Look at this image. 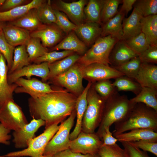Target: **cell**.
<instances>
[{"label":"cell","mask_w":157,"mask_h":157,"mask_svg":"<svg viewBox=\"0 0 157 157\" xmlns=\"http://www.w3.org/2000/svg\"><path fill=\"white\" fill-rule=\"evenodd\" d=\"M77 97L64 90L45 94L28 99L31 117L40 119L45 122V129L62 122L75 109Z\"/></svg>","instance_id":"1"},{"label":"cell","mask_w":157,"mask_h":157,"mask_svg":"<svg viewBox=\"0 0 157 157\" xmlns=\"http://www.w3.org/2000/svg\"><path fill=\"white\" fill-rule=\"evenodd\" d=\"M114 124V137L137 129H149L157 132V111L144 104L137 103L124 118Z\"/></svg>","instance_id":"2"},{"label":"cell","mask_w":157,"mask_h":157,"mask_svg":"<svg viewBox=\"0 0 157 157\" xmlns=\"http://www.w3.org/2000/svg\"><path fill=\"white\" fill-rule=\"evenodd\" d=\"M118 92L116 89L105 100L101 120L96 132L99 137L105 128L124 118L136 104Z\"/></svg>","instance_id":"3"},{"label":"cell","mask_w":157,"mask_h":157,"mask_svg":"<svg viewBox=\"0 0 157 157\" xmlns=\"http://www.w3.org/2000/svg\"><path fill=\"white\" fill-rule=\"evenodd\" d=\"M118 41L110 35L100 37L91 47L80 57L77 62L82 67L94 63L110 65V54Z\"/></svg>","instance_id":"4"},{"label":"cell","mask_w":157,"mask_h":157,"mask_svg":"<svg viewBox=\"0 0 157 157\" xmlns=\"http://www.w3.org/2000/svg\"><path fill=\"white\" fill-rule=\"evenodd\" d=\"M88 105L82 120L81 131L91 133L95 132L101 120L105 100L91 86L87 95Z\"/></svg>","instance_id":"5"},{"label":"cell","mask_w":157,"mask_h":157,"mask_svg":"<svg viewBox=\"0 0 157 157\" xmlns=\"http://www.w3.org/2000/svg\"><path fill=\"white\" fill-rule=\"evenodd\" d=\"M60 126V125L57 124L49 126L45 129L42 134L32 139L26 148L0 156V157H39L43 155L47 144L58 130Z\"/></svg>","instance_id":"6"},{"label":"cell","mask_w":157,"mask_h":157,"mask_svg":"<svg viewBox=\"0 0 157 157\" xmlns=\"http://www.w3.org/2000/svg\"><path fill=\"white\" fill-rule=\"evenodd\" d=\"M76 116L75 109L67 119L61 122L58 130L47 144L44 155L53 156L69 149L70 131Z\"/></svg>","instance_id":"7"},{"label":"cell","mask_w":157,"mask_h":157,"mask_svg":"<svg viewBox=\"0 0 157 157\" xmlns=\"http://www.w3.org/2000/svg\"><path fill=\"white\" fill-rule=\"evenodd\" d=\"M0 122L6 129L14 131L20 130L28 123L22 108L13 99L7 100L0 107Z\"/></svg>","instance_id":"8"},{"label":"cell","mask_w":157,"mask_h":157,"mask_svg":"<svg viewBox=\"0 0 157 157\" xmlns=\"http://www.w3.org/2000/svg\"><path fill=\"white\" fill-rule=\"evenodd\" d=\"M83 78L81 66L76 63L64 72L51 79L54 83L65 88L76 96L80 94L84 89Z\"/></svg>","instance_id":"9"},{"label":"cell","mask_w":157,"mask_h":157,"mask_svg":"<svg viewBox=\"0 0 157 157\" xmlns=\"http://www.w3.org/2000/svg\"><path fill=\"white\" fill-rule=\"evenodd\" d=\"M103 142L96 133H88L81 131L77 137L70 141L69 149L83 154H97Z\"/></svg>","instance_id":"10"},{"label":"cell","mask_w":157,"mask_h":157,"mask_svg":"<svg viewBox=\"0 0 157 157\" xmlns=\"http://www.w3.org/2000/svg\"><path fill=\"white\" fill-rule=\"evenodd\" d=\"M81 67L83 78L92 83L96 81L115 79L124 76L109 65L94 63L85 67Z\"/></svg>","instance_id":"11"},{"label":"cell","mask_w":157,"mask_h":157,"mask_svg":"<svg viewBox=\"0 0 157 157\" xmlns=\"http://www.w3.org/2000/svg\"><path fill=\"white\" fill-rule=\"evenodd\" d=\"M18 86L14 92L16 93H26L31 97L35 98L40 96L55 92L48 84L35 78L26 79L20 78L15 82Z\"/></svg>","instance_id":"12"},{"label":"cell","mask_w":157,"mask_h":157,"mask_svg":"<svg viewBox=\"0 0 157 157\" xmlns=\"http://www.w3.org/2000/svg\"><path fill=\"white\" fill-rule=\"evenodd\" d=\"M88 1L79 0L71 3H67L60 0L56 3V8L65 13L72 21L77 26L86 22L84 9Z\"/></svg>","instance_id":"13"},{"label":"cell","mask_w":157,"mask_h":157,"mask_svg":"<svg viewBox=\"0 0 157 157\" xmlns=\"http://www.w3.org/2000/svg\"><path fill=\"white\" fill-rule=\"evenodd\" d=\"M49 74L48 63L43 62L40 64H31L20 69L8 74L7 79L9 84L14 83L18 79L25 76L27 79L32 76L41 78L43 81L48 80Z\"/></svg>","instance_id":"14"},{"label":"cell","mask_w":157,"mask_h":157,"mask_svg":"<svg viewBox=\"0 0 157 157\" xmlns=\"http://www.w3.org/2000/svg\"><path fill=\"white\" fill-rule=\"evenodd\" d=\"M45 122L40 119L33 118L29 123L20 130L13 133V142L17 148L27 147L30 141L35 137V133L39 129L45 125Z\"/></svg>","instance_id":"15"},{"label":"cell","mask_w":157,"mask_h":157,"mask_svg":"<svg viewBox=\"0 0 157 157\" xmlns=\"http://www.w3.org/2000/svg\"><path fill=\"white\" fill-rule=\"evenodd\" d=\"M63 31L55 24H43L38 29L30 32V36L39 38L44 47H49L55 45L61 40Z\"/></svg>","instance_id":"16"},{"label":"cell","mask_w":157,"mask_h":157,"mask_svg":"<svg viewBox=\"0 0 157 157\" xmlns=\"http://www.w3.org/2000/svg\"><path fill=\"white\" fill-rule=\"evenodd\" d=\"M74 31L88 47L92 46L101 37L102 28L99 24L86 22L76 26Z\"/></svg>","instance_id":"17"},{"label":"cell","mask_w":157,"mask_h":157,"mask_svg":"<svg viewBox=\"0 0 157 157\" xmlns=\"http://www.w3.org/2000/svg\"><path fill=\"white\" fill-rule=\"evenodd\" d=\"M138 55L123 40H119L112 49L109 56L110 65L112 67L119 66Z\"/></svg>","instance_id":"18"},{"label":"cell","mask_w":157,"mask_h":157,"mask_svg":"<svg viewBox=\"0 0 157 157\" xmlns=\"http://www.w3.org/2000/svg\"><path fill=\"white\" fill-rule=\"evenodd\" d=\"M134 80L141 86L157 89V66L141 63Z\"/></svg>","instance_id":"19"},{"label":"cell","mask_w":157,"mask_h":157,"mask_svg":"<svg viewBox=\"0 0 157 157\" xmlns=\"http://www.w3.org/2000/svg\"><path fill=\"white\" fill-rule=\"evenodd\" d=\"M8 68L6 60L0 54V107L7 100L13 99V93L18 87L15 83L9 84L7 76Z\"/></svg>","instance_id":"20"},{"label":"cell","mask_w":157,"mask_h":157,"mask_svg":"<svg viewBox=\"0 0 157 157\" xmlns=\"http://www.w3.org/2000/svg\"><path fill=\"white\" fill-rule=\"evenodd\" d=\"M92 84V83L89 81L83 92L77 98L75 106L76 122L74 129L69 134L71 140L76 138L81 131L82 120L88 105L87 95Z\"/></svg>","instance_id":"21"},{"label":"cell","mask_w":157,"mask_h":157,"mask_svg":"<svg viewBox=\"0 0 157 157\" xmlns=\"http://www.w3.org/2000/svg\"><path fill=\"white\" fill-rule=\"evenodd\" d=\"M143 17L141 13L134 7L131 15L123 20L122 40L125 41L141 32L140 20Z\"/></svg>","instance_id":"22"},{"label":"cell","mask_w":157,"mask_h":157,"mask_svg":"<svg viewBox=\"0 0 157 157\" xmlns=\"http://www.w3.org/2000/svg\"><path fill=\"white\" fill-rule=\"evenodd\" d=\"M2 31L7 42L14 47L25 44L31 37L29 31L9 23L6 24Z\"/></svg>","instance_id":"23"},{"label":"cell","mask_w":157,"mask_h":157,"mask_svg":"<svg viewBox=\"0 0 157 157\" xmlns=\"http://www.w3.org/2000/svg\"><path fill=\"white\" fill-rule=\"evenodd\" d=\"M121 142H131L141 140L157 142V132L147 129H137L131 130L114 136Z\"/></svg>","instance_id":"24"},{"label":"cell","mask_w":157,"mask_h":157,"mask_svg":"<svg viewBox=\"0 0 157 157\" xmlns=\"http://www.w3.org/2000/svg\"><path fill=\"white\" fill-rule=\"evenodd\" d=\"M125 15L119 11L113 18L102 25L101 37L110 35L119 40H122V23Z\"/></svg>","instance_id":"25"},{"label":"cell","mask_w":157,"mask_h":157,"mask_svg":"<svg viewBox=\"0 0 157 157\" xmlns=\"http://www.w3.org/2000/svg\"><path fill=\"white\" fill-rule=\"evenodd\" d=\"M45 0H33L26 4L6 11L0 12V22H10L19 18L30 10L37 8Z\"/></svg>","instance_id":"26"},{"label":"cell","mask_w":157,"mask_h":157,"mask_svg":"<svg viewBox=\"0 0 157 157\" xmlns=\"http://www.w3.org/2000/svg\"><path fill=\"white\" fill-rule=\"evenodd\" d=\"M87 47L76 35L74 31L69 32L67 36L55 46L53 50H64L76 52L80 54H84Z\"/></svg>","instance_id":"27"},{"label":"cell","mask_w":157,"mask_h":157,"mask_svg":"<svg viewBox=\"0 0 157 157\" xmlns=\"http://www.w3.org/2000/svg\"><path fill=\"white\" fill-rule=\"evenodd\" d=\"M140 24L141 32L150 45L157 46V15L143 17Z\"/></svg>","instance_id":"28"},{"label":"cell","mask_w":157,"mask_h":157,"mask_svg":"<svg viewBox=\"0 0 157 157\" xmlns=\"http://www.w3.org/2000/svg\"><path fill=\"white\" fill-rule=\"evenodd\" d=\"M9 23L30 32L38 29L43 25L37 16L36 8L30 10L19 18Z\"/></svg>","instance_id":"29"},{"label":"cell","mask_w":157,"mask_h":157,"mask_svg":"<svg viewBox=\"0 0 157 157\" xmlns=\"http://www.w3.org/2000/svg\"><path fill=\"white\" fill-rule=\"evenodd\" d=\"M80 58L78 54L73 53L62 60L48 63L49 74L48 79H51L67 70L76 63Z\"/></svg>","instance_id":"30"},{"label":"cell","mask_w":157,"mask_h":157,"mask_svg":"<svg viewBox=\"0 0 157 157\" xmlns=\"http://www.w3.org/2000/svg\"><path fill=\"white\" fill-rule=\"evenodd\" d=\"M130 100L137 103H141L157 111V89L148 87H142L140 92Z\"/></svg>","instance_id":"31"},{"label":"cell","mask_w":157,"mask_h":157,"mask_svg":"<svg viewBox=\"0 0 157 157\" xmlns=\"http://www.w3.org/2000/svg\"><path fill=\"white\" fill-rule=\"evenodd\" d=\"M104 1V0H90L88 1L84 9L86 22L102 25L101 15Z\"/></svg>","instance_id":"32"},{"label":"cell","mask_w":157,"mask_h":157,"mask_svg":"<svg viewBox=\"0 0 157 157\" xmlns=\"http://www.w3.org/2000/svg\"><path fill=\"white\" fill-rule=\"evenodd\" d=\"M31 64L25 44L18 46L15 48L12 65L8 74Z\"/></svg>","instance_id":"33"},{"label":"cell","mask_w":157,"mask_h":157,"mask_svg":"<svg viewBox=\"0 0 157 157\" xmlns=\"http://www.w3.org/2000/svg\"><path fill=\"white\" fill-rule=\"evenodd\" d=\"M36 11L40 20L43 24L57 25V19L51 5V0L45 1L36 8Z\"/></svg>","instance_id":"34"},{"label":"cell","mask_w":157,"mask_h":157,"mask_svg":"<svg viewBox=\"0 0 157 157\" xmlns=\"http://www.w3.org/2000/svg\"><path fill=\"white\" fill-rule=\"evenodd\" d=\"M25 45L31 63L48 52L47 48L42 45L40 40L38 38L31 37Z\"/></svg>","instance_id":"35"},{"label":"cell","mask_w":157,"mask_h":157,"mask_svg":"<svg viewBox=\"0 0 157 157\" xmlns=\"http://www.w3.org/2000/svg\"><path fill=\"white\" fill-rule=\"evenodd\" d=\"M115 79L113 84L118 92L131 91L137 95L141 90V86L133 79L123 76Z\"/></svg>","instance_id":"36"},{"label":"cell","mask_w":157,"mask_h":157,"mask_svg":"<svg viewBox=\"0 0 157 157\" xmlns=\"http://www.w3.org/2000/svg\"><path fill=\"white\" fill-rule=\"evenodd\" d=\"M141 63L140 60L138 56L119 66L113 67L123 74L124 76L134 79Z\"/></svg>","instance_id":"37"},{"label":"cell","mask_w":157,"mask_h":157,"mask_svg":"<svg viewBox=\"0 0 157 157\" xmlns=\"http://www.w3.org/2000/svg\"><path fill=\"white\" fill-rule=\"evenodd\" d=\"M121 2L120 0H104L101 15L102 25L117 13L118 6Z\"/></svg>","instance_id":"38"},{"label":"cell","mask_w":157,"mask_h":157,"mask_svg":"<svg viewBox=\"0 0 157 157\" xmlns=\"http://www.w3.org/2000/svg\"><path fill=\"white\" fill-rule=\"evenodd\" d=\"M124 41L138 56L150 46L144 34L142 32L138 35Z\"/></svg>","instance_id":"39"},{"label":"cell","mask_w":157,"mask_h":157,"mask_svg":"<svg viewBox=\"0 0 157 157\" xmlns=\"http://www.w3.org/2000/svg\"><path fill=\"white\" fill-rule=\"evenodd\" d=\"M134 6L141 13L143 17L157 15V0H137Z\"/></svg>","instance_id":"40"},{"label":"cell","mask_w":157,"mask_h":157,"mask_svg":"<svg viewBox=\"0 0 157 157\" xmlns=\"http://www.w3.org/2000/svg\"><path fill=\"white\" fill-rule=\"evenodd\" d=\"M72 51L64 50L61 51H53L47 52L43 55L36 59L33 63L38 64L43 62L51 63L63 59L74 53Z\"/></svg>","instance_id":"41"},{"label":"cell","mask_w":157,"mask_h":157,"mask_svg":"<svg viewBox=\"0 0 157 157\" xmlns=\"http://www.w3.org/2000/svg\"><path fill=\"white\" fill-rule=\"evenodd\" d=\"M15 47L6 40L2 30L0 31V53L5 58L9 70L11 67ZM8 70V71H9Z\"/></svg>","instance_id":"42"},{"label":"cell","mask_w":157,"mask_h":157,"mask_svg":"<svg viewBox=\"0 0 157 157\" xmlns=\"http://www.w3.org/2000/svg\"><path fill=\"white\" fill-rule=\"evenodd\" d=\"M98 153L101 157H126L124 149L117 143L112 145H102Z\"/></svg>","instance_id":"43"},{"label":"cell","mask_w":157,"mask_h":157,"mask_svg":"<svg viewBox=\"0 0 157 157\" xmlns=\"http://www.w3.org/2000/svg\"><path fill=\"white\" fill-rule=\"evenodd\" d=\"M93 86L96 92L105 100L116 89L109 80L98 81Z\"/></svg>","instance_id":"44"},{"label":"cell","mask_w":157,"mask_h":157,"mask_svg":"<svg viewBox=\"0 0 157 157\" xmlns=\"http://www.w3.org/2000/svg\"><path fill=\"white\" fill-rule=\"evenodd\" d=\"M57 20V25L63 31L66 33L74 31L76 26L69 20L63 13L53 8Z\"/></svg>","instance_id":"45"},{"label":"cell","mask_w":157,"mask_h":157,"mask_svg":"<svg viewBox=\"0 0 157 157\" xmlns=\"http://www.w3.org/2000/svg\"><path fill=\"white\" fill-rule=\"evenodd\" d=\"M138 57L141 63L157 64V46L150 45Z\"/></svg>","instance_id":"46"},{"label":"cell","mask_w":157,"mask_h":157,"mask_svg":"<svg viewBox=\"0 0 157 157\" xmlns=\"http://www.w3.org/2000/svg\"><path fill=\"white\" fill-rule=\"evenodd\" d=\"M129 142L143 151L149 152L157 156V142L141 140Z\"/></svg>","instance_id":"47"},{"label":"cell","mask_w":157,"mask_h":157,"mask_svg":"<svg viewBox=\"0 0 157 157\" xmlns=\"http://www.w3.org/2000/svg\"><path fill=\"white\" fill-rule=\"evenodd\" d=\"M123 147L126 157H149L147 152L141 150L129 142H120Z\"/></svg>","instance_id":"48"},{"label":"cell","mask_w":157,"mask_h":157,"mask_svg":"<svg viewBox=\"0 0 157 157\" xmlns=\"http://www.w3.org/2000/svg\"><path fill=\"white\" fill-rule=\"evenodd\" d=\"M110 127H106L104 129L99 137L103 142L102 145H110L114 144L118 141V140L113 135L110 130Z\"/></svg>","instance_id":"49"},{"label":"cell","mask_w":157,"mask_h":157,"mask_svg":"<svg viewBox=\"0 0 157 157\" xmlns=\"http://www.w3.org/2000/svg\"><path fill=\"white\" fill-rule=\"evenodd\" d=\"M30 1L26 0H5L0 7V9L2 10L0 12L7 11L24 5Z\"/></svg>","instance_id":"50"},{"label":"cell","mask_w":157,"mask_h":157,"mask_svg":"<svg viewBox=\"0 0 157 157\" xmlns=\"http://www.w3.org/2000/svg\"><path fill=\"white\" fill-rule=\"evenodd\" d=\"M53 157H101L98 153L95 154H83L74 153L69 149L60 152L53 156Z\"/></svg>","instance_id":"51"},{"label":"cell","mask_w":157,"mask_h":157,"mask_svg":"<svg viewBox=\"0 0 157 157\" xmlns=\"http://www.w3.org/2000/svg\"><path fill=\"white\" fill-rule=\"evenodd\" d=\"M10 131L0 123V143L7 145L10 144L9 140L11 137L9 134Z\"/></svg>","instance_id":"52"},{"label":"cell","mask_w":157,"mask_h":157,"mask_svg":"<svg viewBox=\"0 0 157 157\" xmlns=\"http://www.w3.org/2000/svg\"><path fill=\"white\" fill-rule=\"evenodd\" d=\"M137 0H122V4L119 12L127 15L128 13L132 9L133 6Z\"/></svg>","instance_id":"53"},{"label":"cell","mask_w":157,"mask_h":157,"mask_svg":"<svg viewBox=\"0 0 157 157\" xmlns=\"http://www.w3.org/2000/svg\"><path fill=\"white\" fill-rule=\"evenodd\" d=\"M6 24L3 22H0V31L2 30Z\"/></svg>","instance_id":"54"},{"label":"cell","mask_w":157,"mask_h":157,"mask_svg":"<svg viewBox=\"0 0 157 157\" xmlns=\"http://www.w3.org/2000/svg\"><path fill=\"white\" fill-rule=\"evenodd\" d=\"M5 0H0V7L2 5Z\"/></svg>","instance_id":"55"},{"label":"cell","mask_w":157,"mask_h":157,"mask_svg":"<svg viewBox=\"0 0 157 157\" xmlns=\"http://www.w3.org/2000/svg\"><path fill=\"white\" fill-rule=\"evenodd\" d=\"M39 157H53V156H47V155H41Z\"/></svg>","instance_id":"56"},{"label":"cell","mask_w":157,"mask_h":157,"mask_svg":"<svg viewBox=\"0 0 157 157\" xmlns=\"http://www.w3.org/2000/svg\"></svg>","instance_id":"57"}]
</instances>
